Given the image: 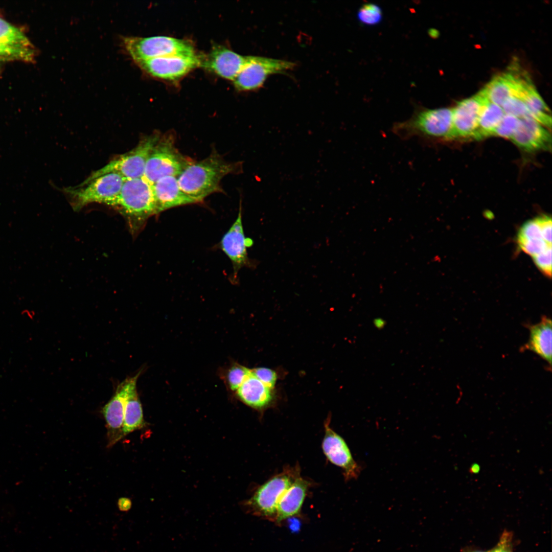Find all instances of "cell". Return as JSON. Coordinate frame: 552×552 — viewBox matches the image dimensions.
I'll return each instance as SVG.
<instances>
[{"instance_id": "23", "label": "cell", "mask_w": 552, "mask_h": 552, "mask_svg": "<svg viewBox=\"0 0 552 552\" xmlns=\"http://www.w3.org/2000/svg\"><path fill=\"white\" fill-rule=\"evenodd\" d=\"M517 97L524 103L532 118L545 127L551 128L550 111L532 82L523 86Z\"/></svg>"}, {"instance_id": "24", "label": "cell", "mask_w": 552, "mask_h": 552, "mask_svg": "<svg viewBox=\"0 0 552 552\" xmlns=\"http://www.w3.org/2000/svg\"><path fill=\"white\" fill-rule=\"evenodd\" d=\"M504 114L501 107L488 100L482 107L473 138L479 140L492 135Z\"/></svg>"}, {"instance_id": "25", "label": "cell", "mask_w": 552, "mask_h": 552, "mask_svg": "<svg viewBox=\"0 0 552 552\" xmlns=\"http://www.w3.org/2000/svg\"><path fill=\"white\" fill-rule=\"evenodd\" d=\"M0 41L14 47L33 48L29 40L21 30L1 18Z\"/></svg>"}, {"instance_id": "29", "label": "cell", "mask_w": 552, "mask_h": 552, "mask_svg": "<svg viewBox=\"0 0 552 552\" xmlns=\"http://www.w3.org/2000/svg\"><path fill=\"white\" fill-rule=\"evenodd\" d=\"M519 122V119L505 114L493 131L492 135L511 139Z\"/></svg>"}, {"instance_id": "12", "label": "cell", "mask_w": 552, "mask_h": 552, "mask_svg": "<svg viewBox=\"0 0 552 552\" xmlns=\"http://www.w3.org/2000/svg\"><path fill=\"white\" fill-rule=\"evenodd\" d=\"M489 100L481 90L477 95L459 102L452 110L450 139L473 137L478 126L482 106Z\"/></svg>"}, {"instance_id": "7", "label": "cell", "mask_w": 552, "mask_h": 552, "mask_svg": "<svg viewBox=\"0 0 552 552\" xmlns=\"http://www.w3.org/2000/svg\"><path fill=\"white\" fill-rule=\"evenodd\" d=\"M123 45L135 62L173 54L195 53L188 41L165 36H127L123 38Z\"/></svg>"}, {"instance_id": "19", "label": "cell", "mask_w": 552, "mask_h": 552, "mask_svg": "<svg viewBox=\"0 0 552 552\" xmlns=\"http://www.w3.org/2000/svg\"><path fill=\"white\" fill-rule=\"evenodd\" d=\"M551 324L550 318L543 316L539 323L528 326L529 339L522 348L523 351L529 350L535 353L550 365L551 364Z\"/></svg>"}, {"instance_id": "8", "label": "cell", "mask_w": 552, "mask_h": 552, "mask_svg": "<svg viewBox=\"0 0 552 552\" xmlns=\"http://www.w3.org/2000/svg\"><path fill=\"white\" fill-rule=\"evenodd\" d=\"M298 476L295 471L286 470L272 477L257 489L246 507L254 514L275 519L279 499Z\"/></svg>"}, {"instance_id": "6", "label": "cell", "mask_w": 552, "mask_h": 552, "mask_svg": "<svg viewBox=\"0 0 552 552\" xmlns=\"http://www.w3.org/2000/svg\"><path fill=\"white\" fill-rule=\"evenodd\" d=\"M125 179L119 173H109L84 185L65 188L63 191L75 211L92 203L108 205L119 194Z\"/></svg>"}, {"instance_id": "31", "label": "cell", "mask_w": 552, "mask_h": 552, "mask_svg": "<svg viewBox=\"0 0 552 552\" xmlns=\"http://www.w3.org/2000/svg\"><path fill=\"white\" fill-rule=\"evenodd\" d=\"M517 242L520 248L533 257L551 245L546 243L543 239H517Z\"/></svg>"}, {"instance_id": "40", "label": "cell", "mask_w": 552, "mask_h": 552, "mask_svg": "<svg viewBox=\"0 0 552 552\" xmlns=\"http://www.w3.org/2000/svg\"><path fill=\"white\" fill-rule=\"evenodd\" d=\"M472 552H482V551H472Z\"/></svg>"}, {"instance_id": "9", "label": "cell", "mask_w": 552, "mask_h": 552, "mask_svg": "<svg viewBox=\"0 0 552 552\" xmlns=\"http://www.w3.org/2000/svg\"><path fill=\"white\" fill-rule=\"evenodd\" d=\"M294 62L261 56H247L243 67L233 80L240 90L249 91L261 87L269 76L293 68Z\"/></svg>"}, {"instance_id": "20", "label": "cell", "mask_w": 552, "mask_h": 552, "mask_svg": "<svg viewBox=\"0 0 552 552\" xmlns=\"http://www.w3.org/2000/svg\"><path fill=\"white\" fill-rule=\"evenodd\" d=\"M518 83L517 74L511 68L493 78L481 91L490 102L501 107L509 98L516 95Z\"/></svg>"}, {"instance_id": "1", "label": "cell", "mask_w": 552, "mask_h": 552, "mask_svg": "<svg viewBox=\"0 0 552 552\" xmlns=\"http://www.w3.org/2000/svg\"><path fill=\"white\" fill-rule=\"evenodd\" d=\"M242 171V162H228L214 151L202 160H191L177 178L181 190L200 202L210 194L221 191L220 183L225 176Z\"/></svg>"}, {"instance_id": "10", "label": "cell", "mask_w": 552, "mask_h": 552, "mask_svg": "<svg viewBox=\"0 0 552 552\" xmlns=\"http://www.w3.org/2000/svg\"><path fill=\"white\" fill-rule=\"evenodd\" d=\"M201 58L196 53L173 54L141 60L136 63L147 74L160 79H179L200 65Z\"/></svg>"}, {"instance_id": "33", "label": "cell", "mask_w": 552, "mask_h": 552, "mask_svg": "<svg viewBox=\"0 0 552 552\" xmlns=\"http://www.w3.org/2000/svg\"><path fill=\"white\" fill-rule=\"evenodd\" d=\"M251 372L262 383L273 389L278 379V375L275 371L266 367H259L251 370Z\"/></svg>"}, {"instance_id": "28", "label": "cell", "mask_w": 552, "mask_h": 552, "mask_svg": "<svg viewBox=\"0 0 552 552\" xmlns=\"http://www.w3.org/2000/svg\"><path fill=\"white\" fill-rule=\"evenodd\" d=\"M359 21L366 25H375L380 22L382 18L381 8L376 4H364L357 12Z\"/></svg>"}, {"instance_id": "11", "label": "cell", "mask_w": 552, "mask_h": 552, "mask_svg": "<svg viewBox=\"0 0 552 552\" xmlns=\"http://www.w3.org/2000/svg\"><path fill=\"white\" fill-rule=\"evenodd\" d=\"M242 200L238 216L229 229L223 236L220 246L230 259L233 267V279L236 280L241 268L249 265L247 248L253 245V241L244 235L242 223Z\"/></svg>"}, {"instance_id": "5", "label": "cell", "mask_w": 552, "mask_h": 552, "mask_svg": "<svg viewBox=\"0 0 552 552\" xmlns=\"http://www.w3.org/2000/svg\"><path fill=\"white\" fill-rule=\"evenodd\" d=\"M177 150L171 133L161 135L152 149L146 163L144 177L153 185L160 178L177 177L191 162Z\"/></svg>"}, {"instance_id": "2", "label": "cell", "mask_w": 552, "mask_h": 552, "mask_svg": "<svg viewBox=\"0 0 552 552\" xmlns=\"http://www.w3.org/2000/svg\"><path fill=\"white\" fill-rule=\"evenodd\" d=\"M108 205L117 210L135 236L148 219L157 214L152 185L144 177L125 179L118 195Z\"/></svg>"}, {"instance_id": "21", "label": "cell", "mask_w": 552, "mask_h": 552, "mask_svg": "<svg viewBox=\"0 0 552 552\" xmlns=\"http://www.w3.org/2000/svg\"><path fill=\"white\" fill-rule=\"evenodd\" d=\"M141 372L130 377L125 401L124 436L140 429L144 424L142 406L136 390L137 380Z\"/></svg>"}, {"instance_id": "22", "label": "cell", "mask_w": 552, "mask_h": 552, "mask_svg": "<svg viewBox=\"0 0 552 552\" xmlns=\"http://www.w3.org/2000/svg\"><path fill=\"white\" fill-rule=\"evenodd\" d=\"M238 397L245 404L256 409L268 406L273 398L272 389L250 375L236 390Z\"/></svg>"}, {"instance_id": "35", "label": "cell", "mask_w": 552, "mask_h": 552, "mask_svg": "<svg viewBox=\"0 0 552 552\" xmlns=\"http://www.w3.org/2000/svg\"><path fill=\"white\" fill-rule=\"evenodd\" d=\"M541 231L543 240L548 244L551 245V218L543 215L535 218Z\"/></svg>"}, {"instance_id": "30", "label": "cell", "mask_w": 552, "mask_h": 552, "mask_svg": "<svg viewBox=\"0 0 552 552\" xmlns=\"http://www.w3.org/2000/svg\"><path fill=\"white\" fill-rule=\"evenodd\" d=\"M505 114L514 116L518 119L531 117L523 101L516 96L509 98L501 106Z\"/></svg>"}, {"instance_id": "34", "label": "cell", "mask_w": 552, "mask_h": 552, "mask_svg": "<svg viewBox=\"0 0 552 552\" xmlns=\"http://www.w3.org/2000/svg\"><path fill=\"white\" fill-rule=\"evenodd\" d=\"M536 265L545 274L551 275V245L544 251L533 257Z\"/></svg>"}, {"instance_id": "32", "label": "cell", "mask_w": 552, "mask_h": 552, "mask_svg": "<svg viewBox=\"0 0 552 552\" xmlns=\"http://www.w3.org/2000/svg\"><path fill=\"white\" fill-rule=\"evenodd\" d=\"M517 239H543L540 227L536 219L528 220L521 226Z\"/></svg>"}, {"instance_id": "26", "label": "cell", "mask_w": 552, "mask_h": 552, "mask_svg": "<svg viewBox=\"0 0 552 552\" xmlns=\"http://www.w3.org/2000/svg\"><path fill=\"white\" fill-rule=\"evenodd\" d=\"M33 48H24L12 46L0 41V61L20 60L32 61L34 58Z\"/></svg>"}, {"instance_id": "41", "label": "cell", "mask_w": 552, "mask_h": 552, "mask_svg": "<svg viewBox=\"0 0 552 552\" xmlns=\"http://www.w3.org/2000/svg\"><path fill=\"white\" fill-rule=\"evenodd\" d=\"M0 62H1V61H0Z\"/></svg>"}, {"instance_id": "39", "label": "cell", "mask_w": 552, "mask_h": 552, "mask_svg": "<svg viewBox=\"0 0 552 552\" xmlns=\"http://www.w3.org/2000/svg\"><path fill=\"white\" fill-rule=\"evenodd\" d=\"M479 471V467L478 465L474 464L471 467V472L473 473H476Z\"/></svg>"}, {"instance_id": "17", "label": "cell", "mask_w": 552, "mask_h": 552, "mask_svg": "<svg viewBox=\"0 0 552 552\" xmlns=\"http://www.w3.org/2000/svg\"><path fill=\"white\" fill-rule=\"evenodd\" d=\"M157 214L175 206L198 203L180 188L177 177H162L152 185Z\"/></svg>"}, {"instance_id": "15", "label": "cell", "mask_w": 552, "mask_h": 552, "mask_svg": "<svg viewBox=\"0 0 552 552\" xmlns=\"http://www.w3.org/2000/svg\"><path fill=\"white\" fill-rule=\"evenodd\" d=\"M551 137L546 127L532 117L519 119L517 128L511 139L520 148L527 152L548 150Z\"/></svg>"}, {"instance_id": "38", "label": "cell", "mask_w": 552, "mask_h": 552, "mask_svg": "<svg viewBox=\"0 0 552 552\" xmlns=\"http://www.w3.org/2000/svg\"><path fill=\"white\" fill-rule=\"evenodd\" d=\"M374 324L376 327L380 328L383 326L384 322L382 319H376Z\"/></svg>"}, {"instance_id": "27", "label": "cell", "mask_w": 552, "mask_h": 552, "mask_svg": "<svg viewBox=\"0 0 552 552\" xmlns=\"http://www.w3.org/2000/svg\"><path fill=\"white\" fill-rule=\"evenodd\" d=\"M250 374L251 370L239 364H233L227 370L225 380L232 390L236 391Z\"/></svg>"}, {"instance_id": "14", "label": "cell", "mask_w": 552, "mask_h": 552, "mask_svg": "<svg viewBox=\"0 0 552 552\" xmlns=\"http://www.w3.org/2000/svg\"><path fill=\"white\" fill-rule=\"evenodd\" d=\"M128 377L120 383L111 399L102 408L106 422L108 447L123 438V424L126 395L130 383Z\"/></svg>"}, {"instance_id": "16", "label": "cell", "mask_w": 552, "mask_h": 552, "mask_svg": "<svg viewBox=\"0 0 552 552\" xmlns=\"http://www.w3.org/2000/svg\"><path fill=\"white\" fill-rule=\"evenodd\" d=\"M247 56L241 55L224 47L213 48L200 65L224 78L233 81L246 62Z\"/></svg>"}, {"instance_id": "4", "label": "cell", "mask_w": 552, "mask_h": 552, "mask_svg": "<svg viewBox=\"0 0 552 552\" xmlns=\"http://www.w3.org/2000/svg\"><path fill=\"white\" fill-rule=\"evenodd\" d=\"M161 133L156 131L144 136L133 149L120 155L102 168L91 174L80 185H84L100 176L109 173H117L125 179L144 177L147 158Z\"/></svg>"}, {"instance_id": "3", "label": "cell", "mask_w": 552, "mask_h": 552, "mask_svg": "<svg viewBox=\"0 0 552 552\" xmlns=\"http://www.w3.org/2000/svg\"><path fill=\"white\" fill-rule=\"evenodd\" d=\"M452 129V110L448 108L424 109L410 119L397 123L393 132L402 139L418 136L423 138L450 139Z\"/></svg>"}, {"instance_id": "36", "label": "cell", "mask_w": 552, "mask_h": 552, "mask_svg": "<svg viewBox=\"0 0 552 552\" xmlns=\"http://www.w3.org/2000/svg\"><path fill=\"white\" fill-rule=\"evenodd\" d=\"M511 537L512 536L510 533L507 532H504L497 546L489 552H512Z\"/></svg>"}, {"instance_id": "37", "label": "cell", "mask_w": 552, "mask_h": 552, "mask_svg": "<svg viewBox=\"0 0 552 552\" xmlns=\"http://www.w3.org/2000/svg\"><path fill=\"white\" fill-rule=\"evenodd\" d=\"M131 505V500L127 498H121L118 500V507L122 511H127L130 509Z\"/></svg>"}, {"instance_id": "18", "label": "cell", "mask_w": 552, "mask_h": 552, "mask_svg": "<svg viewBox=\"0 0 552 552\" xmlns=\"http://www.w3.org/2000/svg\"><path fill=\"white\" fill-rule=\"evenodd\" d=\"M309 486V482L298 476L294 479L279 500L275 518L278 522L300 512Z\"/></svg>"}, {"instance_id": "13", "label": "cell", "mask_w": 552, "mask_h": 552, "mask_svg": "<svg viewBox=\"0 0 552 552\" xmlns=\"http://www.w3.org/2000/svg\"><path fill=\"white\" fill-rule=\"evenodd\" d=\"M329 419L325 422V435L323 441V452L332 464L341 468L346 480L356 479L360 467L353 459L344 440L330 426Z\"/></svg>"}]
</instances>
